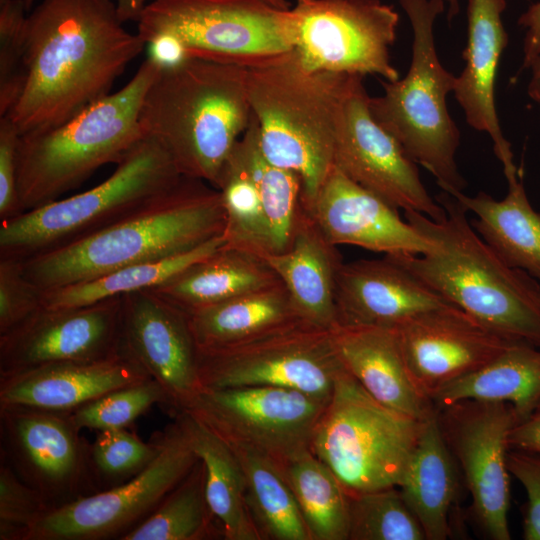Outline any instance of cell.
<instances>
[{"label":"cell","instance_id":"cell-15","mask_svg":"<svg viewBox=\"0 0 540 540\" xmlns=\"http://www.w3.org/2000/svg\"><path fill=\"white\" fill-rule=\"evenodd\" d=\"M1 456L51 510L97 493L89 443L69 412L0 406Z\"/></svg>","mask_w":540,"mask_h":540},{"label":"cell","instance_id":"cell-22","mask_svg":"<svg viewBox=\"0 0 540 540\" xmlns=\"http://www.w3.org/2000/svg\"><path fill=\"white\" fill-rule=\"evenodd\" d=\"M505 0H469L464 68L456 76L454 96L469 126L487 133L509 183L520 179L511 145L503 135L495 103L498 65L508 43L502 22Z\"/></svg>","mask_w":540,"mask_h":540},{"label":"cell","instance_id":"cell-43","mask_svg":"<svg viewBox=\"0 0 540 540\" xmlns=\"http://www.w3.org/2000/svg\"><path fill=\"white\" fill-rule=\"evenodd\" d=\"M50 511L42 496L0 457V540H24L29 528Z\"/></svg>","mask_w":540,"mask_h":540},{"label":"cell","instance_id":"cell-18","mask_svg":"<svg viewBox=\"0 0 540 540\" xmlns=\"http://www.w3.org/2000/svg\"><path fill=\"white\" fill-rule=\"evenodd\" d=\"M121 308V296L81 307L41 308L0 335V375L120 354Z\"/></svg>","mask_w":540,"mask_h":540},{"label":"cell","instance_id":"cell-17","mask_svg":"<svg viewBox=\"0 0 540 540\" xmlns=\"http://www.w3.org/2000/svg\"><path fill=\"white\" fill-rule=\"evenodd\" d=\"M443 409V433L462 468L477 523L490 539L510 540L507 454L517 424L513 407L467 400Z\"/></svg>","mask_w":540,"mask_h":540},{"label":"cell","instance_id":"cell-23","mask_svg":"<svg viewBox=\"0 0 540 540\" xmlns=\"http://www.w3.org/2000/svg\"><path fill=\"white\" fill-rule=\"evenodd\" d=\"M453 305L389 255L343 262L336 283L338 325L397 327Z\"/></svg>","mask_w":540,"mask_h":540},{"label":"cell","instance_id":"cell-51","mask_svg":"<svg viewBox=\"0 0 540 540\" xmlns=\"http://www.w3.org/2000/svg\"><path fill=\"white\" fill-rule=\"evenodd\" d=\"M448 4V19L451 20L460 11L459 0H445Z\"/></svg>","mask_w":540,"mask_h":540},{"label":"cell","instance_id":"cell-10","mask_svg":"<svg viewBox=\"0 0 540 540\" xmlns=\"http://www.w3.org/2000/svg\"><path fill=\"white\" fill-rule=\"evenodd\" d=\"M137 22L145 45L167 35L187 58L244 68L275 61L293 50V13L265 0H151Z\"/></svg>","mask_w":540,"mask_h":540},{"label":"cell","instance_id":"cell-35","mask_svg":"<svg viewBox=\"0 0 540 540\" xmlns=\"http://www.w3.org/2000/svg\"><path fill=\"white\" fill-rule=\"evenodd\" d=\"M311 540H348L350 497L341 482L310 449L281 467Z\"/></svg>","mask_w":540,"mask_h":540},{"label":"cell","instance_id":"cell-24","mask_svg":"<svg viewBox=\"0 0 540 540\" xmlns=\"http://www.w3.org/2000/svg\"><path fill=\"white\" fill-rule=\"evenodd\" d=\"M148 378L123 352L98 361L52 363L0 375V406L72 412L114 389Z\"/></svg>","mask_w":540,"mask_h":540},{"label":"cell","instance_id":"cell-6","mask_svg":"<svg viewBox=\"0 0 540 540\" xmlns=\"http://www.w3.org/2000/svg\"><path fill=\"white\" fill-rule=\"evenodd\" d=\"M159 69L148 57L120 90L58 126L21 135L18 194L22 213L59 199L103 165L117 164L144 137L140 110Z\"/></svg>","mask_w":540,"mask_h":540},{"label":"cell","instance_id":"cell-30","mask_svg":"<svg viewBox=\"0 0 540 540\" xmlns=\"http://www.w3.org/2000/svg\"><path fill=\"white\" fill-rule=\"evenodd\" d=\"M280 281L262 257L222 246L148 291L190 314Z\"/></svg>","mask_w":540,"mask_h":540},{"label":"cell","instance_id":"cell-38","mask_svg":"<svg viewBox=\"0 0 540 540\" xmlns=\"http://www.w3.org/2000/svg\"><path fill=\"white\" fill-rule=\"evenodd\" d=\"M215 188L225 210V248L247 251L264 258L273 253L268 221L258 189L245 169L228 156Z\"/></svg>","mask_w":540,"mask_h":540},{"label":"cell","instance_id":"cell-27","mask_svg":"<svg viewBox=\"0 0 540 540\" xmlns=\"http://www.w3.org/2000/svg\"><path fill=\"white\" fill-rule=\"evenodd\" d=\"M397 487L426 540H445L450 536V513L458 481L437 409L424 419Z\"/></svg>","mask_w":540,"mask_h":540},{"label":"cell","instance_id":"cell-14","mask_svg":"<svg viewBox=\"0 0 540 540\" xmlns=\"http://www.w3.org/2000/svg\"><path fill=\"white\" fill-rule=\"evenodd\" d=\"M293 51L311 71L381 76L396 81L391 63L399 14L381 0H295Z\"/></svg>","mask_w":540,"mask_h":540},{"label":"cell","instance_id":"cell-47","mask_svg":"<svg viewBox=\"0 0 540 540\" xmlns=\"http://www.w3.org/2000/svg\"><path fill=\"white\" fill-rule=\"evenodd\" d=\"M509 448L540 455V407L514 426L509 436Z\"/></svg>","mask_w":540,"mask_h":540},{"label":"cell","instance_id":"cell-7","mask_svg":"<svg viewBox=\"0 0 540 540\" xmlns=\"http://www.w3.org/2000/svg\"><path fill=\"white\" fill-rule=\"evenodd\" d=\"M399 2L413 31L411 63L403 78L382 81L383 95L369 99L371 114L413 161L435 177L442 191H463L466 181L456 163L460 131L447 106L456 76L441 64L434 39L444 0Z\"/></svg>","mask_w":540,"mask_h":540},{"label":"cell","instance_id":"cell-41","mask_svg":"<svg viewBox=\"0 0 540 540\" xmlns=\"http://www.w3.org/2000/svg\"><path fill=\"white\" fill-rule=\"evenodd\" d=\"M156 404L170 408V399L157 381L148 378L114 389L69 415L79 430L123 429Z\"/></svg>","mask_w":540,"mask_h":540},{"label":"cell","instance_id":"cell-52","mask_svg":"<svg viewBox=\"0 0 540 540\" xmlns=\"http://www.w3.org/2000/svg\"><path fill=\"white\" fill-rule=\"evenodd\" d=\"M265 1L280 9H284V10L290 9V2L288 0H265Z\"/></svg>","mask_w":540,"mask_h":540},{"label":"cell","instance_id":"cell-2","mask_svg":"<svg viewBox=\"0 0 540 540\" xmlns=\"http://www.w3.org/2000/svg\"><path fill=\"white\" fill-rule=\"evenodd\" d=\"M442 221L404 211L433 244L431 252L389 255L424 284L492 331L540 348L538 281L505 264L467 219L468 211L442 191Z\"/></svg>","mask_w":540,"mask_h":540},{"label":"cell","instance_id":"cell-20","mask_svg":"<svg viewBox=\"0 0 540 540\" xmlns=\"http://www.w3.org/2000/svg\"><path fill=\"white\" fill-rule=\"evenodd\" d=\"M395 328L408 371L429 398L491 361L514 341L455 305L421 313Z\"/></svg>","mask_w":540,"mask_h":540},{"label":"cell","instance_id":"cell-13","mask_svg":"<svg viewBox=\"0 0 540 540\" xmlns=\"http://www.w3.org/2000/svg\"><path fill=\"white\" fill-rule=\"evenodd\" d=\"M328 401L276 386L202 388L180 411L202 421L230 446L266 456L281 468L299 452L311 450Z\"/></svg>","mask_w":540,"mask_h":540},{"label":"cell","instance_id":"cell-8","mask_svg":"<svg viewBox=\"0 0 540 540\" xmlns=\"http://www.w3.org/2000/svg\"><path fill=\"white\" fill-rule=\"evenodd\" d=\"M97 186L0 221V259L24 261L128 216L183 177L154 138L143 137Z\"/></svg>","mask_w":540,"mask_h":540},{"label":"cell","instance_id":"cell-42","mask_svg":"<svg viewBox=\"0 0 540 540\" xmlns=\"http://www.w3.org/2000/svg\"><path fill=\"white\" fill-rule=\"evenodd\" d=\"M26 10L24 0H0V116L10 111L25 83Z\"/></svg>","mask_w":540,"mask_h":540},{"label":"cell","instance_id":"cell-48","mask_svg":"<svg viewBox=\"0 0 540 540\" xmlns=\"http://www.w3.org/2000/svg\"><path fill=\"white\" fill-rule=\"evenodd\" d=\"M518 23L526 29L523 45V68L540 55V0L532 4L519 18Z\"/></svg>","mask_w":540,"mask_h":540},{"label":"cell","instance_id":"cell-37","mask_svg":"<svg viewBox=\"0 0 540 540\" xmlns=\"http://www.w3.org/2000/svg\"><path fill=\"white\" fill-rule=\"evenodd\" d=\"M223 539L206 496L205 467L198 459L153 513L122 540Z\"/></svg>","mask_w":540,"mask_h":540},{"label":"cell","instance_id":"cell-1","mask_svg":"<svg viewBox=\"0 0 540 540\" xmlns=\"http://www.w3.org/2000/svg\"><path fill=\"white\" fill-rule=\"evenodd\" d=\"M112 0H43L26 20L25 83L4 115L20 135L71 119L109 95L145 43Z\"/></svg>","mask_w":540,"mask_h":540},{"label":"cell","instance_id":"cell-53","mask_svg":"<svg viewBox=\"0 0 540 540\" xmlns=\"http://www.w3.org/2000/svg\"><path fill=\"white\" fill-rule=\"evenodd\" d=\"M538 291H539V297H540V281H538Z\"/></svg>","mask_w":540,"mask_h":540},{"label":"cell","instance_id":"cell-5","mask_svg":"<svg viewBox=\"0 0 540 540\" xmlns=\"http://www.w3.org/2000/svg\"><path fill=\"white\" fill-rule=\"evenodd\" d=\"M356 76L308 70L293 50L248 69V97L262 152L300 177L304 208L334 166L337 128Z\"/></svg>","mask_w":540,"mask_h":540},{"label":"cell","instance_id":"cell-16","mask_svg":"<svg viewBox=\"0 0 540 540\" xmlns=\"http://www.w3.org/2000/svg\"><path fill=\"white\" fill-rule=\"evenodd\" d=\"M363 76L345 99L335 141L334 166L395 208L442 221L445 209L421 181L417 163L372 116Z\"/></svg>","mask_w":540,"mask_h":540},{"label":"cell","instance_id":"cell-3","mask_svg":"<svg viewBox=\"0 0 540 540\" xmlns=\"http://www.w3.org/2000/svg\"><path fill=\"white\" fill-rule=\"evenodd\" d=\"M208 184L183 176L116 223L21 261L24 274L41 289L50 290L176 255L223 235L226 217L221 194Z\"/></svg>","mask_w":540,"mask_h":540},{"label":"cell","instance_id":"cell-31","mask_svg":"<svg viewBox=\"0 0 540 540\" xmlns=\"http://www.w3.org/2000/svg\"><path fill=\"white\" fill-rule=\"evenodd\" d=\"M205 467L206 496L225 540H260L246 502V479L235 451L202 421L175 412Z\"/></svg>","mask_w":540,"mask_h":540},{"label":"cell","instance_id":"cell-26","mask_svg":"<svg viewBox=\"0 0 540 540\" xmlns=\"http://www.w3.org/2000/svg\"><path fill=\"white\" fill-rule=\"evenodd\" d=\"M263 259L285 286L301 320L329 330L338 326L336 283L343 260L303 205L289 247Z\"/></svg>","mask_w":540,"mask_h":540},{"label":"cell","instance_id":"cell-11","mask_svg":"<svg viewBox=\"0 0 540 540\" xmlns=\"http://www.w3.org/2000/svg\"><path fill=\"white\" fill-rule=\"evenodd\" d=\"M345 370L333 330L302 320L198 355L201 386L210 389L276 386L329 400Z\"/></svg>","mask_w":540,"mask_h":540},{"label":"cell","instance_id":"cell-33","mask_svg":"<svg viewBox=\"0 0 540 540\" xmlns=\"http://www.w3.org/2000/svg\"><path fill=\"white\" fill-rule=\"evenodd\" d=\"M224 243L223 235H219L176 255L132 264L91 280L44 290L43 307H81L129 293L151 290L215 253Z\"/></svg>","mask_w":540,"mask_h":540},{"label":"cell","instance_id":"cell-36","mask_svg":"<svg viewBox=\"0 0 540 540\" xmlns=\"http://www.w3.org/2000/svg\"><path fill=\"white\" fill-rule=\"evenodd\" d=\"M230 447L244 470L247 507L260 540H311L281 468L259 453Z\"/></svg>","mask_w":540,"mask_h":540},{"label":"cell","instance_id":"cell-12","mask_svg":"<svg viewBox=\"0 0 540 540\" xmlns=\"http://www.w3.org/2000/svg\"><path fill=\"white\" fill-rule=\"evenodd\" d=\"M153 462L129 481L49 511L24 540H122L145 521L199 457L174 418Z\"/></svg>","mask_w":540,"mask_h":540},{"label":"cell","instance_id":"cell-25","mask_svg":"<svg viewBox=\"0 0 540 540\" xmlns=\"http://www.w3.org/2000/svg\"><path fill=\"white\" fill-rule=\"evenodd\" d=\"M333 336L346 370L376 401L418 419L435 410L408 371L396 328L338 325Z\"/></svg>","mask_w":540,"mask_h":540},{"label":"cell","instance_id":"cell-29","mask_svg":"<svg viewBox=\"0 0 540 540\" xmlns=\"http://www.w3.org/2000/svg\"><path fill=\"white\" fill-rule=\"evenodd\" d=\"M508 185L502 200L483 191L448 194L476 215L472 226L505 264L540 281V212L531 205L521 179Z\"/></svg>","mask_w":540,"mask_h":540},{"label":"cell","instance_id":"cell-46","mask_svg":"<svg viewBox=\"0 0 540 540\" xmlns=\"http://www.w3.org/2000/svg\"><path fill=\"white\" fill-rule=\"evenodd\" d=\"M507 467L527 496L523 538L540 540V455L509 449Z\"/></svg>","mask_w":540,"mask_h":540},{"label":"cell","instance_id":"cell-45","mask_svg":"<svg viewBox=\"0 0 540 540\" xmlns=\"http://www.w3.org/2000/svg\"><path fill=\"white\" fill-rule=\"evenodd\" d=\"M20 132L8 116H0V221L22 213L18 194Z\"/></svg>","mask_w":540,"mask_h":540},{"label":"cell","instance_id":"cell-44","mask_svg":"<svg viewBox=\"0 0 540 540\" xmlns=\"http://www.w3.org/2000/svg\"><path fill=\"white\" fill-rule=\"evenodd\" d=\"M43 295L24 274L21 261L0 259V335L43 308Z\"/></svg>","mask_w":540,"mask_h":540},{"label":"cell","instance_id":"cell-39","mask_svg":"<svg viewBox=\"0 0 540 540\" xmlns=\"http://www.w3.org/2000/svg\"><path fill=\"white\" fill-rule=\"evenodd\" d=\"M350 497L348 540H426L398 487Z\"/></svg>","mask_w":540,"mask_h":540},{"label":"cell","instance_id":"cell-21","mask_svg":"<svg viewBox=\"0 0 540 540\" xmlns=\"http://www.w3.org/2000/svg\"><path fill=\"white\" fill-rule=\"evenodd\" d=\"M334 245H354L385 255L431 252L434 244L398 209L333 166L312 203L305 208Z\"/></svg>","mask_w":540,"mask_h":540},{"label":"cell","instance_id":"cell-49","mask_svg":"<svg viewBox=\"0 0 540 540\" xmlns=\"http://www.w3.org/2000/svg\"><path fill=\"white\" fill-rule=\"evenodd\" d=\"M149 0H116L118 14L123 22L137 21ZM27 10L34 0H24Z\"/></svg>","mask_w":540,"mask_h":540},{"label":"cell","instance_id":"cell-28","mask_svg":"<svg viewBox=\"0 0 540 540\" xmlns=\"http://www.w3.org/2000/svg\"><path fill=\"white\" fill-rule=\"evenodd\" d=\"M430 400L437 408L467 400L508 403L518 424L540 407V348L513 341L485 365L434 391Z\"/></svg>","mask_w":540,"mask_h":540},{"label":"cell","instance_id":"cell-9","mask_svg":"<svg viewBox=\"0 0 540 540\" xmlns=\"http://www.w3.org/2000/svg\"><path fill=\"white\" fill-rule=\"evenodd\" d=\"M423 422L379 403L345 370L316 424L311 451L349 495L397 487Z\"/></svg>","mask_w":540,"mask_h":540},{"label":"cell","instance_id":"cell-19","mask_svg":"<svg viewBox=\"0 0 540 540\" xmlns=\"http://www.w3.org/2000/svg\"><path fill=\"white\" fill-rule=\"evenodd\" d=\"M121 298V351L163 387L174 414L202 389L189 316L148 290Z\"/></svg>","mask_w":540,"mask_h":540},{"label":"cell","instance_id":"cell-32","mask_svg":"<svg viewBox=\"0 0 540 540\" xmlns=\"http://www.w3.org/2000/svg\"><path fill=\"white\" fill-rule=\"evenodd\" d=\"M188 316L198 349L236 344L301 320L281 281Z\"/></svg>","mask_w":540,"mask_h":540},{"label":"cell","instance_id":"cell-34","mask_svg":"<svg viewBox=\"0 0 540 540\" xmlns=\"http://www.w3.org/2000/svg\"><path fill=\"white\" fill-rule=\"evenodd\" d=\"M229 156L245 169L258 189L270 229L273 253L286 250L292 241L302 209L300 177L266 159L260 145L258 123L253 114Z\"/></svg>","mask_w":540,"mask_h":540},{"label":"cell","instance_id":"cell-50","mask_svg":"<svg viewBox=\"0 0 540 540\" xmlns=\"http://www.w3.org/2000/svg\"><path fill=\"white\" fill-rule=\"evenodd\" d=\"M528 68L531 70L528 95L540 107V55L531 62Z\"/></svg>","mask_w":540,"mask_h":540},{"label":"cell","instance_id":"cell-4","mask_svg":"<svg viewBox=\"0 0 540 540\" xmlns=\"http://www.w3.org/2000/svg\"><path fill=\"white\" fill-rule=\"evenodd\" d=\"M247 74V68L202 58L160 67L144 96L140 127L182 176L215 188L252 116Z\"/></svg>","mask_w":540,"mask_h":540},{"label":"cell","instance_id":"cell-40","mask_svg":"<svg viewBox=\"0 0 540 540\" xmlns=\"http://www.w3.org/2000/svg\"><path fill=\"white\" fill-rule=\"evenodd\" d=\"M162 442V432L145 442L127 428L98 431L88 451L97 491L119 486L145 470L159 454Z\"/></svg>","mask_w":540,"mask_h":540}]
</instances>
